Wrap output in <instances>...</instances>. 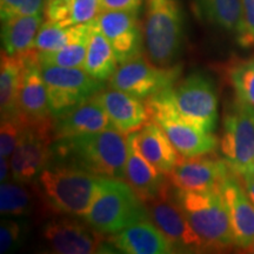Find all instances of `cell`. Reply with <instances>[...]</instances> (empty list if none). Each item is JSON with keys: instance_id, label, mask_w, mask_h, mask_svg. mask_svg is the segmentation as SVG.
<instances>
[{"instance_id": "obj_10", "label": "cell", "mask_w": 254, "mask_h": 254, "mask_svg": "<svg viewBox=\"0 0 254 254\" xmlns=\"http://www.w3.org/2000/svg\"><path fill=\"white\" fill-rule=\"evenodd\" d=\"M41 238L51 253L93 254L107 251L103 233L86 221L81 222L69 215L50 219L41 230Z\"/></svg>"}, {"instance_id": "obj_17", "label": "cell", "mask_w": 254, "mask_h": 254, "mask_svg": "<svg viewBox=\"0 0 254 254\" xmlns=\"http://www.w3.org/2000/svg\"><path fill=\"white\" fill-rule=\"evenodd\" d=\"M93 98L107 113L114 128L123 134L139 131L150 122L145 100L134 95L110 87V90L104 88L98 92Z\"/></svg>"}, {"instance_id": "obj_14", "label": "cell", "mask_w": 254, "mask_h": 254, "mask_svg": "<svg viewBox=\"0 0 254 254\" xmlns=\"http://www.w3.org/2000/svg\"><path fill=\"white\" fill-rule=\"evenodd\" d=\"M97 21L110 41L119 65L141 56L145 44L138 11L104 9L97 17Z\"/></svg>"}, {"instance_id": "obj_27", "label": "cell", "mask_w": 254, "mask_h": 254, "mask_svg": "<svg viewBox=\"0 0 254 254\" xmlns=\"http://www.w3.org/2000/svg\"><path fill=\"white\" fill-rule=\"evenodd\" d=\"M195 14L206 21L238 34L243 21V0H190Z\"/></svg>"}, {"instance_id": "obj_19", "label": "cell", "mask_w": 254, "mask_h": 254, "mask_svg": "<svg viewBox=\"0 0 254 254\" xmlns=\"http://www.w3.org/2000/svg\"><path fill=\"white\" fill-rule=\"evenodd\" d=\"M114 249L127 254H171L176 253L166 236L150 219L136 221L110 237Z\"/></svg>"}, {"instance_id": "obj_21", "label": "cell", "mask_w": 254, "mask_h": 254, "mask_svg": "<svg viewBox=\"0 0 254 254\" xmlns=\"http://www.w3.org/2000/svg\"><path fill=\"white\" fill-rule=\"evenodd\" d=\"M111 119L93 97L55 119V140L112 128Z\"/></svg>"}, {"instance_id": "obj_30", "label": "cell", "mask_w": 254, "mask_h": 254, "mask_svg": "<svg viewBox=\"0 0 254 254\" xmlns=\"http://www.w3.org/2000/svg\"><path fill=\"white\" fill-rule=\"evenodd\" d=\"M87 41L85 40L72 43L57 51L38 52L40 64L62 66V67H82L87 52Z\"/></svg>"}, {"instance_id": "obj_20", "label": "cell", "mask_w": 254, "mask_h": 254, "mask_svg": "<svg viewBox=\"0 0 254 254\" xmlns=\"http://www.w3.org/2000/svg\"><path fill=\"white\" fill-rule=\"evenodd\" d=\"M150 120L161 126L183 157L213 153L218 147V139L213 133L201 131L174 117L157 114L151 117Z\"/></svg>"}, {"instance_id": "obj_6", "label": "cell", "mask_w": 254, "mask_h": 254, "mask_svg": "<svg viewBox=\"0 0 254 254\" xmlns=\"http://www.w3.org/2000/svg\"><path fill=\"white\" fill-rule=\"evenodd\" d=\"M184 41V17L179 0H147L144 44L147 59L158 66H172Z\"/></svg>"}, {"instance_id": "obj_8", "label": "cell", "mask_w": 254, "mask_h": 254, "mask_svg": "<svg viewBox=\"0 0 254 254\" xmlns=\"http://www.w3.org/2000/svg\"><path fill=\"white\" fill-rule=\"evenodd\" d=\"M220 151L238 177L254 174V109L238 100L224 118Z\"/></svg>"}, {"instance_id": "obj_5", "label": "cell", "mask_w": 254, "mask_h": 254, "mask_svg": "<svg viewBox=\"0 0 254 254\" xmlns=\"http://www.w3.org/2000/svg\"><path fill=\"white\" fill-rule=\"evenodd\" d=\"M145 219H150L146 206L128 183L105 177L97 198L84 217L94 230L110 236Z\"/></svg>"}, {"instance_id": "obj_3", "label": "cell", "mask_w": 254, "mask_h": 254, "mask_svg": "<svg viewBox=\"0 0 254 254\" xmlns=\"http://www.w3.org/2000/svg\"><path fill=\"white\" fill-rule=\"evenodd\" d=\"M101 179L82 168L50 163L33 189L45 212L84 218L99 193Z\"/></svg>"}, {"instance_id": "obj_22", "label": "cell", "mask_w": 254, "mask_h": 254, "mask_svg": "<svg viewBox=\"0 0 254 254\" xmlns=\"http://www.w3.org/2000/svg\"><path fill=\"white\" fill-rule=\"evenodd\" d=\"M134 135L140 153L160 172L168 176L182 154L177 151L161 126L150 120L139 131L134 132Z\"/></svg>"}, {"instance_id": "obj_34", "label": "cell", "mask_w": 254, "mask_h": 254, "mask_svg": "<svg viewBox=\"0 0 254 254\" xmlns=\"http://www.w3.org/2000/svg\"><path fill=\"white\" fill-rule=\"evenodd\" d=\"M46 0H0V17L2 20L19 15L44 14Z\"/></svg>"}, {"instance_id": "obj_25", "label": "cell", "mask_w": 254, "mask_h": 254, "mask_svg": "<svg viewBox=\"0 0 254 254\" xmlns=\"http://www.w3.org/2000/svg\"><path fill=\"white\" fill-rule=\"evenodd\" d=\"M26 66V52L19 56H8L1 51L0 63V111L1 118L17 114L24 69Z\"/></svg>"}, {"instance_id": "obj_28", "label": "cell", "mask_w": 254, "mask_h": 254, "mask_svg": "<svg viewBox=\"0 0 254 254\" xmlns=\"http://www.w3.org/2000/svg\"><path fill=\"white\" fill-rule=\"evenodd\" d=\"M90 32L91 21L73 26H60L45 20L38 32L33 49L38 52L57 51L72 43L87 39L90 37Z\"/></svg>"}, {"instance_id": "obj_32", "label": "cell", "mask_w": 254, "mask_h": 254, "mask_svg": "<svg viewBox=\"0 0 254 254\" xmlns=\"http://www.w3.org/2000/svg\"><path fill=\"white\" fill-rule=\"evenodd\" d=\"M26 124L21 120L18 114L1 118L0 125V155L4 158H11L17 147Z\"/></svg>"}, {"instance_id": "obj_35", "label": "cell", "mask_w": 254, "mask_h": 254, "mask_svg": "<svg viewBox=\"0 0 254 254\" xmlns=\"http://www.w3.org/2000/svg\"><path fill=\"white\" fill-rule=\"evenodd\" d=\"M237 37L241 46H254V0H243V21Z\"/></svg>"}, {"instance_id": "obj_4", "label": "cell", "mask_w": 254, "mask_h": 254, "mask_svg": "<svg viewBox=\"0 0 254 254\" xmlns=\"http://www.w3.org/2000/svg\"><path fill=\"white\" fill-rule=\"evenodd\" d=\"M171 192L201 241L204 251H222L236 246L221 190L196 192L172 186Z\"/></svg>"}, {"instance_id": "obj_39", "label": "cell", "mask_w": 254, "mask_h": 254, "mask_svg": "<svg viewBox=\"0 0 254 254\" xmlns=\"http://www.w3.org/2000/svg\"><path fill=\"white\" fill-rule=\"evenodd\" d=\"M245 252H247V253H254V243L252 244V245H250L249 247H247Z\"/></svg>"}, {"instance_id": "obj_23", "label": "cell", "mask_w": 254, "mask_h": 254, "mask_svg": "<svg viewBox=\"0 0 254 254\" xmlns=\"http://www.w3.org/2000/svg\"><path fill=\"white\" fill-rule=\"evenodd\" d=\"M44 15H19L1 21V46L8 56H19L33 49Z\"/></svg>"}, {"instance_id": "obj_12", "label": "cell", "mask_w": 254, "mask_h": 254, "mask_svg": "<svg viewBox=\"0 0 254 254\" xmlns=\"http://www.w3.org/2000/svg\"><path fill=\"white\" fill-rule=\"evenodd\" d=\"M233 173L225 159L207 153L195 157H183L168 174L171 185L180 190H221L226 179Z\"/></svg>"}, {"instance_id": "obj_36", "label": "cell", "mask_w": 254, "mask_h": 254, "mask_svg": "<svg viewBox=\"0 0 254 254\" xmlns=\"http://www.w3.org/2000/svg\"><path fill=\"white\" fill-rule=\"evenodd\" d=\"M142 0H100L101 9H118V11H138Z\"/></svg>"}, {"instance_id": "obj_7", "label": "cell", "mask_w": 254, "mask_h": 254, "mask_svg": "<svg viewBox=\"0 0 254 254\" xmlns=\"http://www.w3.org/2000/svg\"><path fill=\"white\" fill-rule=\"evenodd\" d=\"M40 71L47 88L51 114L55 119L105 88V81L92 77L82 67L40 64Z\"/></svg>"}, {"instance_id": "obj_11", "label": "cell", "mask_w": 254, "mask_h": 254, "mask_svg": "<svg viewBox=\"0 0 254 254\" xmlns=\"http://www.w3.org/2000/svg\"><path fill=\"white\" fill-rule=\"evenodd\" d=\"M55 123L41 125H26L20 140L11 158V173L13 180L28 184L34 182L50 164Z\"/></svg>"}, {"instance_id": "obj_37", "label": "cell", "mask_w": 254, "mask_h": 254, "mask_svg": "<svg viewBox=\"0 0 254 254\" xmlns=\"http://www.w3.org/2000/svg\"><path fill=\"white\" fill-rule=\"evenodd\" d=\"M9 170H11V164H9L8 158H0V182H7Z\"/></svg>"}, {"instance_id": "obj_16", "label": "cell", "mask_w": 254, "mask_h": 254, "mask_svg": "<svg viewBox=\"0 0 254 254\" xmlns=\"http://www.w3.org/2000/svg\"><path fill=\"white\" fill-rule=\"evenodd\" d=\"M128 157L126 161L125 180L144 204L170 192L171 185L167 174L154 167L140 153L135 142L134 132L127 135Z\"/></svg>"}, {"instance_id": "obj_1", "label": "cell", "mask_w": 254, "mask_h": 254, "mask_svg": "<svg viewBox=\"0 0 254 254\" xmlns=\"http://www.w3.org/2000/svg\"><path fill=\"white\" fill-rule=\"evenodd\" d=\"M127 157V135L112 127L55 140L50 163L71 165L98 177L125 180Z\"/></svg>"}, {"instance_id": "obj_15", "label": "cell", "mask_w": 254, "mask_h": 254, "mask_svg": "<svg viewBox=\"0 0 254 254\" xmlns=\"http://www.w3.org/2000/svg\"><path fill=\"white\" fill-rule=\"evenodd\" d=\"M17 114L26 125L55 123L50 111L47 88L40 71L38 51L26 52V66L21 81Z\"/></svg>"}, {"instance_id": "obj_9", "label": "cell", "mask_w": 254, "mask_h": 254, "mask_svg": "<svg viewBox=\"0 0 254 254\" xmlns=\"http://www.w3.org/2000/svg\"><path fill=\"white\" fill-rule=\"evenodd\" d=\"M182 66H158L142 56L120 64L109 80L110 87L146 100L179 80Z\"/></svg>"}, {"instance_id": "obj_31", "label": "cell", "mask_w": 254, "mask_h": 254, "mask_svg": "<svg viewBox=\"0 0 254 254\" xmlns=\"http://www.w3.org/2000/svg\"><path fill=\"white\" fill-rule=\"evenodd\" d=\"M237 99L254 109V59L241 62L228 71Z\"/></svg>"}, {"instance_id": "obj_33", "label": "cell", "mask_w": 254, "mask_h": 254, "mask_svg": "<svg viewBox=\"0 0 254 254\" xmlns=\"http://www.w3.org/2000/svg\"><path fill=\"white\" fill-rule=\"evenodd\" d=\"M28 228L24 220L2 219L0 224V253L14 252L23 245Z\"/></svg>"}, {"instance_id": "obj_24", "label": "cell", "mask_w": 254, "mask_h": 254, "mask_svg": "<svg viewBox=\"0 0 254 254\" xmlns=\"http://www.w3.org/2000/svg\"><path fill=\"white\" fill-rule=\"evenodd\" d=\"M119 63L110 41L101 32L97 18L91 21V32L87 41V52L82 68L92 77L110 80L118 68Z\"/></svg>"}, {"instance_id": "obj_29", "label": "cell", "mask_w": 254, "mask_h": 254, "mask_svg": "<svg viewBox=\"0 0 254 254\" xmlns=\"http://www.w3.org/2000/svg\"><path fill=\"white\" fill-rule=\"evenodd\" d=\"M37 195L32 194L23 183H1L0 186V212L2 215L24 217L36 207Z\"/></svg>"}, {"instance_id": "obj_13", "label": "cell", "mask_w": 254, "mask_h": 254, "mask_svg": "<svg viewBox=\"0 0 254 254\" xmlns=\"http://www.w3.org/2000/svg\"><path fill=\"white\" fill-rule=\"evenodd\" d=\"M170 192L160 198L146 202L150 220L166 236L174 251L180 253L204 252L201 241Z\"/></svg>"}, {"instance_id": "obj_26", "label": "cell", "mask_w": 254, "mask_h": 254, "mask_svg": "<svg viewBox=\"0 0 254 254\" xmlns=\"http://www.w3.org/2000/svg\"><path fill=\"white\" fill-rule=\"evenodd\" d=\"M101 11L100 0H46L44 17L60 26H73L90 23Z\"/></svg>"}, {"instance_id": "obj_38", "label": "cell", "mask_w": 254, "mask_h": 254, "mask_svg": "<svg viewBox=\"0 0 254 254\" xmlns=\"http://www.w3.org/2000/svg\"><path fill=\"white\" fill-rule=\"evenodd\" d=\"M244 187H245L246 193L249 194L250 199L252 200L254 204V174H250V176L244 177Z\"/></svg>"}, {"instance_id": "obj_18", "label": "cell", "mask_w": 254, "mask_h": 254, "mask_svg": "<svg viewBox=\"0 0 254 254\" xmlns=\"http://www.w3.org/2000/svg\"><path fill=\"white\" fill-rule=\"evenodd\" d=\"M221 195L231 219L236 246L246 250L254 243V204L234 173L222 185Z\"/></svg>"}, {"instance_id": "obj_2", "label": "cell", "mask_w": 254, "mask_h": 254, "mask_svg": "<svg viewBox=\"0 0 254 254\" xmlns=\"http://www.w3.org/2000/svg\"><path fill=\"white\" fill-rule=\"evenodd\" d=\"M148 114L174 117L201 131L213 133L217 127L218 95L207 75L190 73L166 90L145 100Z\"/></svg>"}]
</instances>
